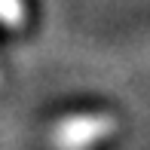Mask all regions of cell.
<instances>
[{"mask_svg":"<svg viewBox=\"0 0 150 150\" xmlns=\"http://www.w3.org/2000/svg\"><path fill=\"white\" fill-rule=\"evenodd\" d=\"M120 129L113 113L107 110H86V113H71L52 122L49 135H46V147L49 150H92L101 141H107Z\"/></svg>","mask_w":150,"mask_h":150,"instance_id":"cell-1","label":"cell"},{"mask_svg":"<svg viewBox=\"0 0 150 150\" xmlns=\"http://www.w3.org/2000/svg\"><path fill=\"white\" fill-rule=\"evenodd\" d=\"M28 22V0H0V25L18 31Z\"/></svg>","mask_w":150,"mask_h":150,"instance_id":"cell-2","label":"cell"},{"mask_svg":"<svg viewBox=\"0 0 150 150\" xmlns=\"http://www.w3.org/2000/svg\"><path fill=\"white\" fill-rule=\"evenodd\" d=\"M0 83H3V74H0Z\"/></svg>","mask_w":150,"mask_h":150,"instance_id":"cell-3","label":"cell"}]
</instances>
